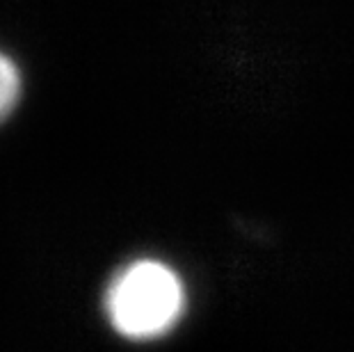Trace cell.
I'll list each match as a JSON object with an SVG mask.
<instances>
[{"mask_svg":"<svg viewBox=\"0 0 354 352\" xmlns=\"http://www.w3.org/2000/svg\"><path fill=\"white\" fill-rule=\"evenodd\" d=\"M103 309L110 327L135 343L167 336L185 311L180 275L160 259H135L112 275Z\"/></svg>","mask_w":354,"mask_h":352,"instance_id":"obj_1","label":"cell"},{"mask_svg":"<svg viewBox=\"0 0 354 352\" xmlns=\"http://www.w3.org/2000/svg\"><path fill=\"white\" fill-rule=\"evenodd\" d=\"M21 99V71L17 62L0 50V124L12 115Z\"/></svg>","mask_w":354,"mask_h":352,"instance_id":"obj_2","label":"cell"}]
</instances>
